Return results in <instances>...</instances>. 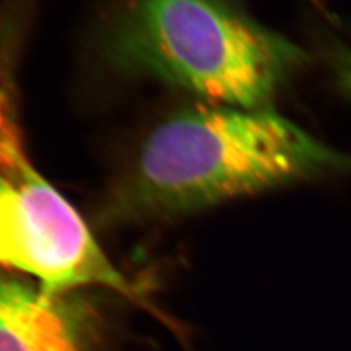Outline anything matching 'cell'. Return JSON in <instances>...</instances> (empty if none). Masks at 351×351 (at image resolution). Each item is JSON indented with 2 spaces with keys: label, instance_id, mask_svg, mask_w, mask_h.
Wrapping results in <instances>:
<instances>
[{
  "label": "cell",
  "instance_id": "cell-1",
  "mask_svg": "<svg viewBox=\"0 0 351 351\" xmlns=\"http://www.w3.org/2000/svg\"><path fill=\"white\" fill-rule=\"evenodd\" d=\"M349 172L351 155L269 107L197 106L151 132L117 199L126 213L168 219Z\"/></svg>",
  "mask_w": 351,
  "mask_h": 351
},
{
  "label": "cell",
  "instance_id": "cell-2",
  "mask_svg": "<svg viewBox=\"0 0 351 351\" xmlns=\"http://www.w3.org/2000/svg\"><path fill=\"white\" fill-rule=\"evenodd\" d=\"M107 52L126 72L239 108H268L306 60L230 0H126Z\"/></svg>",
  "mask_w": 351,
  "mask_h": 351
},
{
  "label": "cell",
  "instance_id": "cell-3",
  "mask_svg": "<svg viewBox=\"0 0 351 351\" xmlns=\"http://www.w3.org/2000/svg\"><path fill=\"white\" fill-rule=\"evenodd\" d=\"M17 117L11 75L0 51V265L36 277L50 294L103 287L141 298L75 207L38 172Z\"/></svg>",
  "mask_w": 351,
  "mask_h": 351
},
{
  "label": "cell",
  "instance_id": "cell-4",
  "mask_svg": "<svg viewBox=\"0 0 351 351\" xmlns=\"http://www.w3.org/2000/svg\"><path fill=\"white\" fill-rule=\"evenodd\" d=\"M0 351H88L80 316L59 295L0 280Z\"/></svg>",
  "mask_w": 351,
  "mask_h": 351
},
{
  "label": "cell",
  "instance_id": "cell-5",
  "mask_svg": "<svg viewBox=\"0 0 351 351\" xmlns=\"http://www.w3.org/2000/svg\"><path fill=\"white\" fill-rule=\"evenodd\" d=\"M330 65L339 88L351 98V50L336 45L330 51Z\"/></svg>",
  "mask_w": 351,
  "mask_h": 351
}]
</instances>
